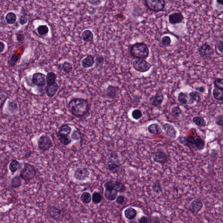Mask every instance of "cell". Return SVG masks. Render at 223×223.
I'll return each mask as SVG.
<instances>
[{"label": "cell", "mask_w": 223, "mask_h": 223, "mask_svg": "<svg viewBox=\"0 0 223 223\" xmlns=\"http://www.w3.org/2000/svg\"><path fill=\"white\" fill-rule=\"evenodd\" d=\"M68 108L70 112L74 116L83 117L89 111V103L85 99L74 98L69 101Z\"/></svg>", "instance_id": "obj_1"}, {"label": "cell", "mask_w": 223, "mask_h": 223, "mask_svg": "<svg viewBox=\"0 0 223 223\" xmlns=\"http://www.w3.org/2000/svg\"><path fill=\"white\" fill-rule=\"evenodd\" d=\"M179 142L189 148L195 151L204 150L205 146V141L200 137H195L192 135H187L186 137H181Z\"/></svg>", "instance_id": "obj_2"}, {"label": "cell", "mask_w": 223, "mask_h": 223, "mask_svg": "<svg viewBox=\"0 0 223 223\" xmlns=\"http://www.w3.org/2000/svg\"><path fill=\"white\" fill-rule=\"evenodd\" d=\"M130 54L138 59H146L149 56V49L147 46L144 43H136L130 49Z\"/></svg>", "instance_id": "obj_3"}, {"label": "cell", "mask_w": 223, "mask_h": 223, "mask_svg": "<svg viewBox=\"0 0 223 223\" xmlns=\"http://www.w3.org/2000/svg\"><path fill=\"white\" fill-rule=\"evenodd\" d=\"M37 170L34 165L29 163H25L24 167L20 173V176L25 181L26 184H28L35 178Z\"/></svg>", "instance_id": "obj_4"}, {"label": "cell", "mask_w": 223, "mask_h": 223, "mask_svg": "<svg viewBox=\"0 0 223 223\" xmlns=\"http://www.w3.org/2000/svg\"><path fill=\"white\" fill-rule=\"evenodd\" d=\"M145 3L149 10L155 12L162 11L166 5L165 0H145Z\"/></svg>", "instance_id": "obj_5"}, {"label": "cell", "mask_w": 223, "mask_h": 223, "mask_svg": "<svg viewBox=\"0 0 223 223\" xmlns=\"http://www.w3.org/2000/svg\"><path fill=\"white\" fill-rule=\"evenodd\" d=\"M38 148L43 152L47 151L53 147L50 137L47 135H42L37 140Z\"/></svg>", "instance_id": "obj_6"}, {"label": "cell", "mask_w": 223, "mask_h": 223, "mask_svg": "<svg viewBox=\"0 0 223 223\" xmlns=\"http://www.w3.org/2000/svg\"><path fill=\"white\" fill-rule=\"evenodd\" d=\"M133 66L135 70L143 73L148 71L151 69L152 65L143 59H138L133 61Z\"/></svg>", "instance_id": "obj_7"}, {"label": "cell", "mask_w": 223, "mask_h": 223, "mask_svg": "<svg viewBox=\"0 0 223 223\" xmlns=\"http://www.w3.org/2000/svg\"><path fill=\"white\" fill-rule=\"evenodd\" d=\"M47 212L50 217L54 220H62L64 217V211L54 206H49L48 207Z\"/></svg>", "instance_id": "obj_8"}, {"label": "cell", "mask_w": 223, "mask_h": 223, "mask_svg": "<svg viewBox=\"0 0 223 223\" xmlns=\"http://www.w3.org/2000/svg\"><path fill=\"white\" fill-rule=\"evenodd\" d=\"M74 177L77 181H84L89 178L90 172L87 168H77L73 174Z\"/></svg>", "instance_id": "obj_9"}, {"label": "cell", "mask_w": 223, "mask_h": 223, "mask_svg": "<svg viewBox=\"0 0 223 223\" xmlns=\"http://www.w3.org/2000/svg\"><path fill=\"white\" fill-rule=\"evenodd\" d=\"M46 76L44 74L41 72L35 73L32 76V82L37 86H43L46 82Z\"/></svg>", "instance_id": "obj_10"}, {"label": "cell", "mask_w": 223, "mask_h": 223, "mask_svg": "<svg viewBox=\"0 0 223 223\" xmlns=\"http://www.w3.org/2000/svg\"><path fill=\"white\" fill-rule=\"evenodd\" d=\"M120 92V88L117 86L109 85L106 88L105 96L109 99L113 100L116 98Z\"/></svg>", "instance_id": "obj_11"}, {"label": "cell", "mask_w": 223, "mask_h": 223, "mask_svg": "<svg viewBox=\"0 0 223 223\" xmlns=\"http://www.w3.org/2000/svg\"><path fill=\"white\" fill-rule=\"evenodd\" d=\"M152 157L154 162L159 164H164L167 162V156L164 152L160 151L154 152Z\"/></svg>", "instance_id": "obj_12"}, {"label": "cell", "mask_w": 223, "mask_h": 223, "mask_svg": "<svg viewBox=\"0 0 223 223\" xmlns=\"http://www.w3.org/2000/svg\"><path fill=\"white\" fill-rule=\"evenodd\" d=\"M203 207V203L201 200L197 198L192 202L189 207V210L192 213H197L201 211Z\"/></svg>", "instance_id": "obj_13"}, {"label": "cell", "mask_w": 223, "mask_h": 223, "mask_svg": "<svg viewBox=\"0 0 223 223\" xmlns=\"http://www.w3.org/2000/svg\"><path fill=\"white\" fill-rule=\"evenodd\" d=\"M169 22L172 25L180 23L183 21L184 17L181 12H174L169 16Z\"/></svg>", "instance_id": "obj_14"}, {"label": "cell", "mask_w": 223, "mask_h": 223, "mask_svg": "<svg viewBox=\"0 0 223 223\" xmlns=\"http://www.w3.org/2000/svg\"><path fill=\"white\" fill-rule=\"evenodd\" d=\"M162 129L168 136L175 139L177 137V132L174 126L169 123H165L162 126Z\"/></svg>", "instance_id": "obj_15"}, {"label": "cell", "mask_w": 223, "mask_h": 223, "mask_svg": "<svg viewBox=\"0 0 223 223\" xmlns=\"http://www.w3.org/2000/svg\"><path fill=\"white\" fill-rule=\"evenodd\" d=\"M118 193L117 190L115 188L106 189L104 196L108 201H113L117 198Z\"/></svg>", "instance_id": "obj_16"}, {"label": "cell", "mask_w": 223, "mask_h": 223, "mask_svg": "<svg viewBox=\"0 0 223 223\" xmlns=\"http://www.w3.org/2000/svg\"><path fill=\"white\" fill-rule=\"evenodd\" d=\"M213 49L207 43L200 46L198 48L199 53L202 56H209L213 53Z\"/></svg>", "instance_id": "obj_17"}, {"label": "cell", "mask_w": 223, "mask_h": 223, "mask_svg": "<svg viewBox=\"0 0 223 223\" xmlns=\"http://www.w3.org/2000/svg\"><path fill=\"white\" fill-rule=\"evenodd\" d=\"M58 89H59V85L56 82L52 85H47L46 88L47 95L49 97L54 96L57 92Z\"/></svg>", "instance_id": "obj_18"}, {"label": "cell", "mask_w": 223, "mask_h": 223, "mask_svg": "<svg viewBox=\"0 0 223 223\" xmlns=\"http://www.w3.org/2000/svg\"><path fill=\"white\" fill-rule=\"evenodd\" d=\"M95 63L93 56H88L81 61V65L83 68H88L91 67Z\"/></svg>", "instance_id": "obj_19"}, {"label": "cell", "mask_w": 223, "mask_h": 223, "mask_svg": "<svg viewBox=\"0 0 223 223\" xmlns=\"http://www.w3.org/2000/svg\"><path fill=\"white\" fill-rule=\"evenodd\" d=\"M164 100V97L161 94H157L150 99V104L154 106H157L160 105Z\"/></svg>", "instance_id": "obj_20"}, {"label": "cell", "mask_w": 223, "mask_h": 223, "mask_svg": "<svg viewBox=\"0 0 223 223\" xmlns=\"http://www.w3.org/2000/svg\"><path fill=\"white\" fill-rule=\"evenodd\" d=\"M137 213L136 210L131 207L127 208L124 212L125 217L129 220H132L135 218L137 215Z\"/></svg>", "instance_id": "obj_21"}, {"label": "cell", "mask_w": 223, "mask_h": 223, "mask_svg": "<svg viewBox=\"0 0 223 223\" xmlns=\"http://www.w3.org/2000/svg\"><path fill=\"white\" fill-rule=\"evenodd\" d=\"M188 104H193L194 102L198 103L201 100L200 94L197 92L193 91L189 94Z\"/></svg>", "instance_id": "obj_22"}, {"label": "cell", "mask_w": 223, "mask_h": 223, "mask_svg": "<svg viewBox=\"0 0 223 223\" xmlns=\"http://www.w3.org/2000/svg\"><path fill=\"white\" fill-rule=\"evenodd\" d=\"M72 131V128L68 125H63L60 128L58 132V137L61 136H68Z\"/></svg>", "instance_id": "obj_23"}, {"label": "cell", "mask_w": 223, "mask_h": 223, "mask_svg": "<svg viewBox=\"0 0 223 223\" xmlns=\"http://www.w3.org/2000/svg\"><path fill=\"white\" fill-rule=\"evenodd\" d=\"M149 133L154 135H159L162 132V129L158 124L154 123L150 125L148 127Z\"/></svg>", "instance_id": "obj_24"}, {"label": "cell", "mask_w": 223, "mask_h": 223, "mask_svg": "<svg viewBox=\"0 0 223 223\" xmlns=\"http://www.w3.org/2000/svg\"><path fill=\"white\" fill-rule=\"evenodd\" d=\"M81 38L85 42H91L93 40V33L90 30H85L82 32Z\"/></svg>", "instance_id": "obj_25"}, {"label": "cell", "mask_w": 223, "mask_h": 223, "mask_svg": "<svg viewBox=\"0 0 223 223\" xmlns=\"http://www.w3.org/2000/svg\"><path fill=\"white\" fill-rule=\"evenodd\" d=\"M18 109V106L15 101L13 100L8 101L7 104V110L9 113L11 114L15 113L17 112Z\"/></svg>", "instance_id": "obj_26"}, {"label": "cell", "mask_w": 223, "mask_h": 223, "mask_svg": "<svg viewBox=\"0 0 223 223\" xmlns=\"http://www.w3.org/2000/svg\"><path fill=\"white\" fill-rule=\"evenodd\" d=\"M22 185V178L20 176H16L14 177L11 182V186L12 188L17 189Z\"/></svg>", "instance_id": "obj_27"}, {"label": "cell", "mask_w": 223, "mask_h": 223, "mask_svg": "<svg viewBox=\"0 0 223 223\" xmlns=\"http://www.w3.org/2000/svg\"><path fill=\"white\" fill-rule=\"evenodd\" d=\"M21 168V164L16 159H13L9 165V169L12 173L16 172Z\"/></svg>", "instance_id": "obj_28"}, {"label": "cell", "mask_w": 223, "mask_h": 223, "mask_svg": "<svg viewBox=\"0 0 223 223\" xmlns=\"http://www.w3.org/2000/svg\"><path fill=\"white\" fill-rule=\"evenodd\" d=\"M193 122L195 124L201 127H204L206 126V121L201 116H195L193 118Z\"/></svg>", "instance_id": "obj_29"}, {"label": "cell", "mask_w": 223, "mask_h": 223, "mask_svg": "<svg viewBox=\"0 0 223 223\" xmlns=\"http://www.w3.org/2000/svg\"><path fill=\"white\" fill-rule=\"evenodd\" d=\"M6 22L9 25L15 23L17 20L16 14L13 12H8L6 17Z\"/></svg>", "instance_id": "obj_30"}, {"label": "cell", "mask_w": 223, "mask_h": 223, "mask_svg": "<svg viewBox=\"0 0 223 223\" xmlns=\"http://www.w3.org/2000/svg\"><path fill=\"white\" fill-rule=\"evenodd\" d=\"M8 97V95L7 92L0 88V109L2 108Z\"/></svg>", "instance_id": "obj_31"}, {"label": "cell", "mask_w": 223, "mask_h": 223, "mask_svg": "<svg viewBox=\"0 0 223 223\" xmlns=\"http://www.w3.org/2000/svg\"><path fill=\"white\" fill-rule=\"evenodd\" d=\"M213 95L215 100L222 101L223 99V90L220 88H215L213 91Z\"/></svg>", "instance_id": "obj_32"}, {"label": "cell", "mask_w": 223, "mask_h": 223, "mask_svg": "<svg viewBox=\"0 0 223 223\" xmlns=\"http://www.w3.org/2000/svg\"><path fill=\"white\" fill-rule=\"evenodd\" d=\"M56 75L53 72H49L47 74L46 80L47 85H51L56 82Z\"/></svg>", "instance_id": "obj_33"}, {"label": "cell", "mask_w": 223, "mask_h": 223, "mask_svg": "<svg viewBox=\"0 0 223 223\" xmlns=\"http://www.w3.org/2000/svg\"><path fill=\"white\" fill-rule=\"evenodd\" d=\"M120 166L116 162H110L107 165V168L110 172L112 173H117L120 169Z\"/></svg>", "instance_id": "obj_34"}, {"label": "cell", "mask_w": 223, "mask_h": 223, "mask_svg": "<svg viewBox=\"0 0 223 223\" xmlns=\"http://www.w3.org/2000/svg\"><path fill=\"white\" fill-rule=\"evenodd\" d=\"M80 200L82 203L85 204H88L91 201V195L87 192H85L82 194L80 197Z\"/></svg>", "instance_id": "obj_35"}, {"label": "cell", "mask_w": 223, "mask_h": 223, "mask_svg": "<svg viewBox=\"0 0 223 223\" xmlns=\"http://www.w3.org/2000/svg\"><path fill=\"white\" fill-rule=\"evenodd\" d=\"M178 100L183 105L188 104V96L186 93L183 92H180L178 96Z\"/></svg>", "instance_id": "obj_36"}, {"label": "cell", "mask_w": 223, "mask_h": 223, "mask_svg": "<svg viewBox=\"0 0 223 223\" xmlns=\"http://www.w3.org/2000/svg\"><path fill=\"white\" fill-rule=\"evenodd\" d=\"M152 188L154 192L157 194H160L162 193V189L161 183L159 181H155L152 185Z\"/></svg>", "instance_id": "obj_37"}, {"label": "cell", "mask_w": 223, "mask_h": 223, "mask_svg": "<svg viewBox=\"0 0 223 223\" xmlns=\"http://www.w3.org/2000/svg\"><path fill=\"white\" fill-rule=\"evenodd\" d=\"M114 188L117 190L118 192L120 193L124 192L127 189L124 184H123L122 182L118 181L115 182Z\"/></svg>", "instance_id": "obj_38"}, {"label": "cell", "mask_w": 223, "mask_h": 223, "mask_svg": "<svg viewBox=\"0 0 223 223\" xmlns=\"http://www.w3.org/2000/svg\"><path fill=\"white\" fill-rule=\"evenodd\" d=\"M37 31L38 34L41 36L47 35L49 32V28L46 25H41L37 28Z\"/></svg>", "instance_id": "obj_39"}, {"label": "cell", "mask_w": 223, "mask_h": 223, "mask_svg": "<svg viewBox=\"0 0 223 223\" xmlns=\"http://www.w3.org/2000/svg\"><path fill=\"white\" fill-rule=\"evenodd\" d=\"M71 138L76 141H80L81 140L82 138V133L80 130L78 129L74 130L72 133Z\"/></svg>", "instance_id": "obj_40"}, {"label": "cell", "mask_w": 223, "mask_h": 223, "mask_svg": "<svg viewBox=\"0 0 223 223\" xmlns=\"http://www.w3.org/2000/svg\"><path fill=\"white\" fill-rule=\"evenodd\" d=\"M92 202L95 205L98 204L100 203L102 200V197L101 194L98 192H95L92 194Z\"/></svg>", "instance_id": "obj_41"}, {"label": "cell", "mask_w": 223, "mask_h": 223, "mask_svg": "<svg viewBox=\"0 0 223 223\" xmlns=\"http://www.w3.org/2000/svg\"><path fill=\"white\" fill-rule=\"evenodd\" d=\"M59 137L60 143L65 146L68 145L71 143L72 138L70 137L68 135L59 136Z\"/></svg>", "instance_id": "obj_42"}, {"label": "cell", "mask_w": 223, "mask_h": 223, "mask_svg": "<svg viewBox=\"0 0 223 223\" xmlns=\"http://www.w3.org/2000/svg\"><path fill=\"white\" fill-rule=\"evenodd\" d=\"M62 68L63 71L66 73H69L72 69V66L71 63L68 61H65L62 64Z\"/></svg>", "instance_id": "obj_43"}, {"label": "cell", "mask_w": 223, "mask_h": 223, "mask_svg": "<svg viewBox=\"0 0 223 223\" xmlns=\"http://www.w3.org/2000/svg\"><path fill=\"white\" fill-rule=\"evenodd\" d=\"M142 112L139 109H136L133 110L132 112V117L135 120H138L142 116Z\"/></svg>", "instance_id": "obj_44"}, {"label": "cell", "mask_w": 223, "mask_h": 223, "mask_svg": "<svg viewBox=\"0 0 223 223\" xmlns=\"http://www.w3.org/2000/svg\"><path fill=\"white\" fill-rule=\"evenodd\" d=\"M213 84L216 88L223 90V80L222 78H218L215 80Z\"/></svg>", "instance_id": "obj_45"}, {"label": "cell", "mask_w": 223, "mask_h": 223, "mask_svg": "<svg viewBox=\"0 0 223 223\" xmlns=\"http://www.w3.org/2000/svg\"><path fill=\"white\" fill-rule=\"evenodd\" d=\"M19 59V56L16 55V54H14L11 56V59H10V61H9V64L11 66H15L17 62L18 61Z\"/></svg>", "instance_id": "obj_46"}, {"label": "cell", "mask_w": 223, "mask_h": 223, "mask_svg": "<svg viewBox=\"0 0 223 223\" xmlns=\"http://www.w3.org/2000/svg\"><path fill=\"white\" fill-rule=\"evenodd\" d=\"M171 112L175 116H178L182 113V110L179 106H174L171 109Z\"/></svg>", "instance_id": "obj_47"}, {"label": "cell", "mask_w": 223, "mask_h": 223, "mask_svg": "<svg viewBox=\"0 0 223 223\" xmlns=\"http://www.w3.org/2000/svg\"><path fill=\"white\" fill-rule=\"evenodd\" d=\"M162 45L164 46H168L170 45L171 43V40L170 37L168 36H165L162 37V40H161Z\"/></svg>", "instance_id": "obj_48"}, {"label": "cell", "mask_w": 223, "mask_h": 223, "mask_svg": "<svg viewBox=\"0 0 223 223\" xmlns=\"http://www.w3.org/2000/svg\"><path fill=\"white\" fill-rule=\"evenodd\" d=\"M95 61H96V66L97 67H100L104 65V58L102 57H97Z\"/></svg>", "instance_id": "obj_49"}, {"label": "cell", "mask_w": 223, "mask_h": 223, "mask_svg": "<svg viewBox=\"0 0 223 223\" xmlns=\"http://www.w3.org/2000/svg\"><path fill=\"white\" fill-rule=\"evenodd\" d=\"M28 20H29V19L26 15H22L20 17L19 19V22L22 25H24L28 23Z\"/></svg>", "instance_id": "obj_50"}, {"label": "cell", "mask_w": 223, "mask_h": 223, "mask_svg": "<svg viewBox=\"0 0 223 223\" xmlns=\"http://www.w3.org/2000/svg\"><path fill=\"white\" fill-rule=\"evenodd\" d=\"M115 182L113 181H109L104 184V187L106 189L114 188Z\"/></svg>", "instance_id": "obj_51"}, {"label": "cell", "mask_w": 223, "mask_h": 223, "mask_svg": "<svg viewBox=\"0 0 223 223\" xmlns=\"http://www.w3.org/2000/svg\"><path fill=\"white\" fill-rule=\"evenodd\" d=\"M223 115H218L216 118L215 123L217 124L220 126L221 127H222L223 124Z\"/></svg>", "instance_id": "obj_52"}, {"label": "cell", "mask_w": 223, "mask_h": 223, "mask_svg": "<svg viewBox=\"0 0 223 223\" xmlns=\"http://www.w3.org/2000/svg\"><path fill=\"white\" fill-rule=\"evenodd\" d=\"M17 41L19 43L23 42L25 39V36L24 34L22 33H19L16 35Z\"/></svg>", "instance_id": "obj_53"}, {"label": "cell", "mask_w": 223, "mask_h": 223, "mask_svg": "<svg viewBox=\"0 0 223 223\" xmlns=\"http://www.w3.org/2000/svg\"><path fill=\"white\" fill-rule=\"evenodd\" d=\"M125 202V197L123 195L119 196L116 198V202L119 205H123Z\"/></svg>", "instance_id": "obj_54"}, {"label": "cell", "mask_w": 223, "mask_h": 223, "mask_svg": "<svg viewBox=\"0 0 223 223\" xmlns=\"http://www.w3.org/2000/svg\"><path fill=\"white\" fill-rule=\"evenodd\" d=\"M88 2L93 6H98L102 2L101 0H87Z\"/></svg>", "instance_id": "obj_55"}, {"label": "cell", "mask_w": 223, "mask_h": 223, "mask_svg": "<svg viewBox=\"0 0 223 223\" xmlns=\"http://www.w3.org/2000/svg\"><path fill=\"white\" fill-rule=\"evenodd\" d=\"M139 222L140 223H148V221L147 218L145 216H143L139 218L138 220Z\"/></svg>", "instance_id": "obj_56"}, {"label": "cell", "mask_w": 223, "mask_h": 223, "mask_svg": "<svg viewBox=\"0 0 223 223\" xmlns=\"http://www.w3.org/2000/svg\"><path fill=\"white\" fill-rule=\"evenodd\" d=\"M223 42L222 41H220V42L218 43L217 46L218 50V51L221 53H223Z\"/></svg>", "instance_id": "obj_57"}, {"label": "cell", "mask_w": 223, "mask_h": 223, "mask_svg": "<svg viewBox=\"0 0 223 223\" xmlns=\"http://www.w3.org/2000/svg\"><path fill=\"white\" fill-rule=\"evenodd\" d=\"M6 48V45L2 41H0V53H2Z\"/></svg>", "instance_id": "obj_58"}, {"label": "cell", "mask_w": 223, "mask_h": 223, "mask_svg": "<svg viewBox=\"0 0 223 223\" xmlns=\"http://www.w3.org/2000/svg\"><path fill=\"white\" fill-rule=\"evenodd\" d=\"M196 89L201 93H203V92H205V88L204 86H200V87H198V88H196Z\"/></svg>", "instance_id": "obj_59"}, {"label": "cell", "mask_w": 223, "mask_h": 223, "mask_svg": "<svg viewBox=\"0 0 223 223\" xmlns=\"http://www.w3.org/2000/svg\"><path fill=\"white\" fill-rule=\"evenodd\" d=\"M217 2L220 5L222 6L223 5V0H216Z\"/></svg>", "instance_id": "obj_60"}, {"label": "cell", "mask_w": 223, "mask_h": 223, "mask_svg": "<svg viewBox=\"0 0 223 223\" xmlns=\"http://www.w3.org/2000/svg\"><path fill=\"white\" fill-rule=\"evenodd\" d=\"M29 154H32V152H28V153H26V154L25 157H29L30 156H29Z\"/></svg>", "instance_id": "obj_61"}]
</instances>
